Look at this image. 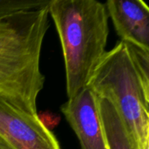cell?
I'll return each instance as SVG.
<instances>
[{"instance_id":"cell-10","label":"cell","mask_w":149,"mask_h":149,"mask_svg":"<svg viewBox=\"0 0 149 149\" xmlns=\"http://www.w3.org/2000/svg\"><path fill=\"white\" fill-rule=\"evenodd\" d=\"M0 149H13L0 136Z\"/></svg>"},{"instance_id":"cell-8","label":"cell","mask_w":149,"mask_h":149,"mask_svg":"<svg viewBox=\"0 0 149 149\" xmlns=\"http://www.w3.org/2000/svg\"><path fill=\"white\" fill-rule=\"evenodd\" d=\"M126 45L142 82L149 88V50L130 44Z\"/></svg>"},{"instance_id":"cell-1","label":"cell","mask_w":149,"mask_h":149,"mask_svg":"<svg viewBox=\"0 0 149 149\" xmlns=\"http://www.w3.org/2000/svg\"><path fill=\"white\" fill-rule=\"evenodd\" d=\"M49 26L48 4L0 19V100L32 114L45 86L40 58Z\"/></svg>"},{"instance_id":"cell-9","label":"cell","mask_w":149,"mask_h":149,"mask_svg":"<svg viewBox=\"0 0 149 149\" xmlns=\"http://www.w3.org/2000/svg\"><path fill=\"white\" fill-rule=\"evenodd\" d=\"M40 0H0V19L16 12L40 7Z\"/></svg>"},{"instance_id":"cell-11","label":"cell","mask_w":149,"mask_h":149,"mask_svg":"<svg viewBox=\"0 0 149 149\" xmlns=\"http://www.w3.org/2000/svg\"><path fill=\"white\" fill-rule=\"evenodd\" d=\"M144 149H149V143H148V144H147V145L145 146V148H144Z\"/></svg>"},{"instance_id":"cell-3","label":"cell","mask_w":149,"mask_h":149,"mask_svg":"<svg viewBox=\"0 0 149 149\" xmlns=\"http://www.w3.org/2000/svg\"><path fill=\"white\" fill-rule=\"evenodd\" d=\"M88 87L117 109L138 149L149 143V88L142 82L127 45L120 41L107 51Z\"/></svg>"},{"instance_id":"cell-2","label":"cell","mask_w":149,"mask_h":149,"mask_svg":"<svg viewBox=\"0 0 149 149\" xmlns=\"http://www.w3.org/2000/svg\"><path fill=\"white\" fill-rule=\"evenodd\" d=\"M48 10L62 47L67 98L72 99L88 86L107 52L108 14L97 0H49Z\"/></svg>"},{"instance_id":"cell-4","label":"cell","mask_w":149,"mask_h":149,"mask_svg":"<svg viewBox=\"0 0 149 149\" xmlns=\"http://www.w3.org/2000/svg\"><path fill=\"white\" fill-rule=\"evenodd\" d=\"M0 136L13 149H61L53 133L32 114L0 100Z\"/></svg>"},{"instance_id":"cell-7","label":"cell","mask_w":149,"mask_h":149,"mask_svg":"<svg viewBox=\"0 0 149 149\" xmlns=\"http://www.w3.org/2000/svg\"><path fill=\"white\" fill-rule=\"evenodd\" d=\"M97 99L108 149H138L116 107L105 98Z\"/></svg>"},{"instance_id":"cell-5","label":"cell","mask_w":149,"mask_h":149,"mask_svg":"<svg viewBox=\"0 0 149 149\" xmlns=\"http://www.w3.org/2000/svg\"><path fill=\"white\" fill-rule=\"evenodd\" d=\"M81 149H108L99 111L98 99L87 86L61 107Z\"/></svg>"},{"instance_id":"cell-6","label":"cell","mask_w":149,"mask_h":149,"mask_svg":"<svg viewBox=\"0 0 149 149\" xmlns=\"http://www.w3.org/2000/svg\"><path fill=\"white\" fill-rule=\"evenodd\" d=\"M120 41L149 50V7L142 0H108L105 3Z\"/></svg>"}]
</instances>
